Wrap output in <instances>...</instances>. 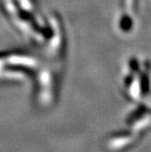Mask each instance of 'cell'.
<instances>
[{"label":"cell","instance_id":"5b68a950","mask_svg":"<svg viewBox=\"0 0 151 152\" xmlns=\"http://www.w3.org/2000/svg\"><path fill=\"white\" fill-rule=\"evenodd\" d=\"M134 135L130 132H120L112 137L109 140V146L114 150L123 149L125 147H128V145L133 144L134 141Z\"/></svg>","mask_w":151,"mask_h":152},{"label":"cell","instance_id":"277c9868","mask_svg":"<svg viewBox=\"0 0 151 152\" xmlns=\"http://www.w3.org/2000/svg\"><path fill=\"white\" fill-rule=\"evenodd\" d=\"M38 93L40 101L49 102L52 98L53 92L55 90V74L49 67L42 68L37 73Z\"/></svg>","mask_w":151,"mask_h":152},{"label":"cell","instance_id":"7a4b0ae2","mask_svg":"<svg viewBox=\"0 0 151 152\" xmlns=\"http://www.w3.org/2000/svg\"><path fill=\"white\" fill-rule=\"evenodd\" d=\"M51 26V34L48 38V43L45 44V56L48 60L59 61L65 54L67 40L65 37L63 24L58 16H52L49 19Z\"/></svg>","mask_w":151,"mask_h":152},{"label":"cell","instance_id":"3957f363","mask_svg":"<svg viewBox=\"0 0 151 152\" xmlns=\"http://www.w3.org/2000/svg\"><path fill=\"white\" fill-rule=\"evenodd\" d=\"M122 7L116 16V28L122 34H131L136 27L137 0H121Z\"/></svg>","mask_w":151,"mask_h":152},{"label":"cell","instance_id":"6da1fadb","mask_svg":"<svg viewBox=\"0 0 151 152\" xmlns=\"http://www.w3.org/2000/svg\"><path fill=\"white\" fill-rule=\"evenodd\" d=\"M124 87L128 97L139 99L150 91V66L146 61H140L137 56L127 60L124 71Z\"/></svg>","mask_w":151,"mask_h":152}]
</instances>
